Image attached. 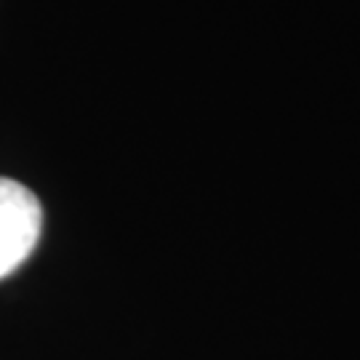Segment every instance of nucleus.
Returning <instances> with one entry per match:
<instances>
[{
  "mask_svg": "<svg viewBox=\"0 0 360 360\" xmlns=\"http://www.w3.org/2000/svg\"><path fill=\"white\" fill-rule=\"evenodd\" d=\"M43 230V208L25 184L0 176V278L11 275L35 251Z\"/></svg>",
  "mask_w": 360,
  "mask_h": 360,
  "instance_id": "obj_1",
  "label": "nucleus"
}]
</instances>
